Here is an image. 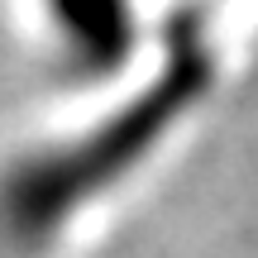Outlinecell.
<instances>
[{
  "mask_svg": "<svg viewBox=\"0 0 258 258\" xmlns=\"http://www.w3.org/2000/svg\"><path fill=\"white\" fill-rule=\"evenodd\" d=\"M53 10L67 19V29L82 43H124V0H53Z\"/></svg>",
  "mask_w": 258,
  "mask_h": 258,
  "instance_id": "cell-1",
  "label": "cell"
}]
</instances>
